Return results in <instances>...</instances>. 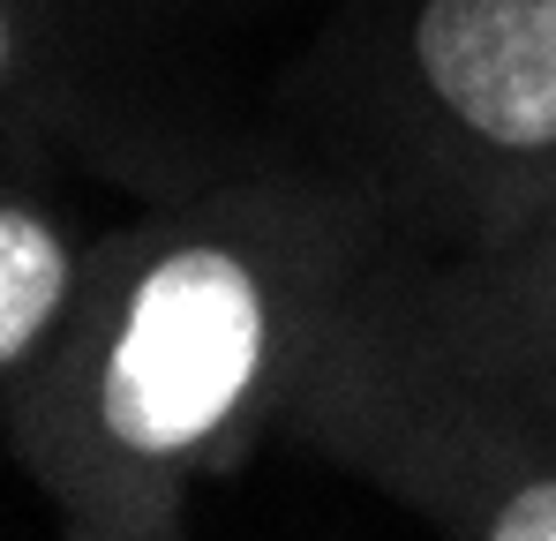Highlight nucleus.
I'll list each match as a JSON object with an SVG mask.
<instances>
[{"label": "nucleus", "instance_id": "obj_2", "mask_svg": "<svg viewBox=\"0 0 556 541\" xmlns=\"http://www.w3.org/2000/svg\"><path fill=\"white\" fill-rule=\"evenodd\" d=\"M421 68L489 143H556V0H429Z\"/></svg>", "mask_w": 556, "mask_h": 541}, {"label": "nucleus", "instance_id": "obj_5", "mask_svg": "<svg viewBox=\"0 0 556 541\" xmlns=\"http://www.w3.org/2000/svg\"><path fill=\"white\" fill-rule=\"evenodd\" d=\"M0 61H8V30H0Z\"/></svg>", "mask_w": 556, "mask_h": 541}, {"label": "nucleus", "instance_id": "obj_1", "mask_svg": "<svg viewBox=\"0 0 556 541\" xmlns=\"http://www.w3.org/2000/svg\"><path fill=\"white\" fill-rule=\"evenodd\" d=\"M264 354V301L226 249H181L128 301L105 368V429L136 451H181L226 422Z\"/></svg>", "mask_w": 556, "mask_h": 541}, {"label": "nucleus", "instance_id": "obj_4", "mask_svg": "<svg viewBox=\"0 0 556 541\" xmlns=\"http://www.w3.org/2000/svg\"><path fill=\"white\" fill-rule=\"evenodd\" d=\"M489 534L496 541H556V481H534L527 496H511Z\"/></svg>", "mask_w": 556, "mask_h": 541}, {"label": "nucleus", "instance_id": "obj_3", "mask_svg": "<svg viewBox=\"0 0 556 541\" xmlns=\"http://www.w3.org/2000/svg\"><path fill=\"white\" fill-rule=\"evenodd\" d=\"M61 286H68L61 241L30 211H0V361L46 331V316L61 309Z\"/></svg>", "mask_w": 556, "mask_h": 541}]
</instances>
